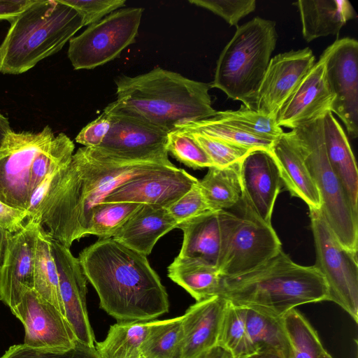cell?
<instances>
[{
    "mask_svg": "<svg viewBox=\"0 0 358 358\" xmlns=\"http://www.w3.org/2000/svg\"><path fill=\"white\" fill-rule=\"evenodd\" d=\"M169 159H132L99 147L78 149L52 178L30 222L69 248L87 235L92 212L115 189L128 181L173 168Z\"/></svg>",
    "mask_w": 358,
    "mask_h": 358,
    "instance_id": "1",
    "label": "cell"
},
{
    "mask_svg": "<svg viewBox=\"0 0 358 358\" xmlns=\"http://www.w3.org/2000/svg\"><path fill=\"white\" fill-rule=\"evenodd\" d=\"M78 259L100 308L117 322H150L169 311L168 294L147 256L108 238Z\"/></svg>",
    "mask_w": 358,
    "mask_h": 358,
    "instance_id": "2",
    "label": "cell"
},
{
    "mask_svg": "<svg viewBox=\"0 0 358 358\" xmlns=\"http://www.w3.org/2000/svg\"><path fill=\"white\" fill-rule=\"evenodd\" d=\"M115 109L147 122L167 133L178 126L215 115L210 85L160 67L136 76L115 79Z\"/></svg>",
    "mask_w": 358,
    "mask_h": 358,
    "instance_id": "3",
    "label": "cell"
},
{
    "mask_svg": "<svg viewBox=\"0 0 358 358\" xmlns=\"http://www.w3.org/2000/svg\"><path fill=\"white\" fill-rule=\"evenodd\" d=\"M219 296L234 305L282 317L299 305L327 301L329 292L314 265L298 264L281 250L252 271L223 277Z\"/></svg>",
    "mask_w": 358,
    "mask_h": 358,
    "instance_id": "4",
    "label": "cell"
},
{
    "mask_svg": "<svg viewBox=\"0 0 358 358\" xmlns=\"http://www.w3.org/2000/svg\"><path fill=\"white\" fill-rule=\"evenodd\" d=\"M0 45V73L18 75L59 52L83 27L80 15L59 0H29Z\"/></svg>",
    "mask_w": 358,
    "mask_h": 358,
    "instance_id": "5",
    "label": "cell"
},
{
    "mask_svg": "<svg viewBox=\"0 0 358 358\" xmlns=\"http://www.w3.org/2000/svg\"><path fill=\"white\" fill-rule=\"evenodd\" d=\"M277 37L275 22L259 17L237 27L220 55L210 87L251 108Z\"/></svg>",
    "mask_w": 358,
    "mask_h": 358,
    "instance_id": "6",
    "label": "cell"
},
{
    "mask_svg": "<svg viewBox=\"0 0 358 358\" xmlns=\"http://www.w3.org/2000/svg\"><path fill=\"white\" fill-rule=\"evenodd\" d=\"M301 155L320 192L326 222L346 249L357 253L358 213L352 208L325 150L323 117L285 133Z\"/></svg>",
    "mask_w": 358,
    "mask_h": 358,
    "instance_id": "7",
    "label": "cell"
},
{
    "mask_svg": "<svg viewBox=\"0 0 358 358\" xmlns=\"http://www.w3.org/2000/svg\"><path fill=\"white\" fill-rule=\"evenodd\" d=\"M241 215L219 211L222 243L217 268L223 277L245 273L282 250L271 224L241 205Z\"/></svg>",
    "mask_w": 358,
    "mask_h": 358,
    "instance_id": "8",
    "label": "cell"
},
{
    "mask_svg": "<svg viewBox=\"0 0 358 358\" xmlns=\"http://www.w3.org/2000/svg\"><path fill=\"white\" fill-rule=\"evenodd\" d=\"M316 260L315 266L328 287V300L358 321L357 253L344 248L329 227L320 209H310Z\"/></svg>",
    "mask_w": 358,
    "mask_h": 358,
    "instance_id": "9",
    "label": "cell"
},
{
    "mask_svg": "<svg viewBox=\"0 0 358 358\" xmlns=\"http://www.w3.org/2000/svg\"><path fill=\"white\" fill-rule=\"evenodd\" d=\"M143 12L142 8L118 9L73 37L68 57L74 69H92L118 57L136 43Z\"/></svg>",
    "mask_w": 358,
    "mask_h": 358,
    "instance_id": "10",
    "label": "cell"
},
{
    "mask_svg": "<svg viewBox=\"0 0 358 358\" xmlns=\"http://www.w3.org/2000/svg\"><path fill=\"white\" fill-rule=\"evenodd\" d=\"M49 126L41 131H12L0 149V201L27 210L31 198L30 179L38 155L54 138Z\"/></svg>",
    "mask_w": 358,
    "mask_h": 358,
    "instance_id": "11",
    "label": "cell"
},
{
    "mask_svg": "<svg viewBox=\"0 0 358 358\" xmlns=\"http://www.w3.org/2000/svg\"><path fill=\"white\" fill-rule=\"evenodd\" d=\"M325 55L326 77L334 95L331 112L342 120L348 134L358 136V42L350 37L328 46Z\"/></svg>",
    "mask_w": 358,
    "mask_h": 358,
    "instance_id": "12",
    "label": "cell"
},
{
    "mask_svg": "<svg viewBox=\"0 0 358 358\" xmlns=\"http://www.w3.org/2000/svg\"><path fill=\"white\" fill-rule=\"evenodd\" d=\"M110 117V129L99 146L118 157L132 159H168V133L114 108H104Z\"/></svg>",
    "mask_w": 358,
    "mask_h": 358,
    "instance_id": "13",
    "label": "cell"
},
{
    "mask_svg": "<svg viewBox=\"0 0 358 358\" xmlns=\"http://www.w3.org/2000/svg\"><path fill=\"white\" fill-rule=\"evenodd\" d=\"M11 311L24 325L27 346L67 350L78 341L66 317L34 289L27 290Z\"/></svg>",
    "mask_w": 358,
    "mask_h": 358,
    "instance_id": "14",
    "label": "cell"
},
{
    "mask_svg": "<svg viewBox=\"0 0 358 358\" xmlns=\"http://www.w3.org/2000/svg\"><path fill=\"white\" fill-rule=\"evenodd\" d=\"M315 63V57L308 47L272 57L251 109L276 119L281 107Z\"/></svg>",
    "mask_w": 358,
    "mask_h": 358,
    "instance_id": "15",
    "label": "cell"
},
{
    "mask_svg": "<svg viewBox=\"0 0 358 358\" xmlns=\"http://www.w3.org/2000/svg\"><path fill=\"white\" fill-rule=\"evenodd\" d=\"M38 223L28 222L15 234H8L6 250L0 268V301L10 310L21 301L24 293L34 287V263Z\"/></svg>",
    "mask_w": 358,
    "mask_h": 358,
    "instance_id": "16",
    "label": "cell"
},
{
    "mask_svg": "<svg viewBox=\"0 0 358 358\" xmlns=\"http://www.w3.org/2000/svg\"><path fill=\"white\" fill-rule=\"evenodd\" d=\"M50 250L57 269L65 317L79 342L95 347L87 308V280L79 259L72 255L69 248L52 238Z\"/></svg>",
    "mask_w": 358,
    "mask_h": 358,
    "instance_id": "17",
    "label": "cell"
},
{
    "mask_svg": "<svg viewBox=\"0 0 358 358\" xmlns=\"http://www.w3.org/2000/svg\"><path fill=\"white\" fill-rule=\"evenodd\" d=\"M242 196L239 203L271 224L274 205L282 185L276 162L269 150H251L240 162Z\"/></svg>",
    "mask_w": 358,
    "mask_h": 358,
    "instance_id": "18",
    "label": "cell"
},
{
    "mask_svg": "<svg viewBox=\"0 0 358 358\" xmlns=\"http://www.w3.org/2000/svg\"><path fill=\"white\" fill-rule=\"evenodd\" d=\"M325 55H321L285 101L276 116L280 127L292 129L322 117L334 102L326 77Z\"/></svg>",
    "mask_w": 358,
    "mask_h": 358,
    "instance_id": "19",
    "label": "cell"
},
{
    "mask_svg": "<svg viewBox=\"0 0 358 358\" xmlns=\"http://www.w3.org/2000/svg\"><path fill=\"white\" fill-rule=\"evenodd\" d=\"M199 180L174 166L135 178L115 189L101 203H134L167 208Z\"/></svg>",
    "mask_w": 358,
    "mask_h": 358,
    "instance_id": "20",
    "label": "cell"
},
{
    "mask_svg": "<svg viewBox=\"0 0 358 358\" xmlns=\"http://www.w3.org/2000/svg\"><path fill=\"white\" fill-rule=\"evenodd\" d=\"M227 304L214 296L189 307L182 316L180 358H196L217 345Z\"/></svg>",
    "mask_w": 358,
    "mask_h": 358,
    "instance_id": "21",
    "label": "cell"
},
{
    "mask_svg": "<svg viewBox=\"0 0 358 358\" xmlns=\"http://www.w3.org/2000/svg\"><path fill=\"white\" fill-rule=\"evenodd\" d=\"M178 226L166 208L143 204L116 230L112 238L148 256L157 241Z\"/></svg>",
    "mask_w": 358,
    "mask_h": 358,
    "instance_id": "22",
    "label": "cell"
},
{
    "mask_svg": "<svg viewBox=\"0 0 358 358\" xmlns=\"http://www.w3.org/2000/svg\"><path fill=\"white\" fill-rule=\"evenodd\" d=\"M269 150L276 162L282 183L291 195L302 199L309 209H321L320 192L301 155L285 132L273 142Z\"/></svg>",
    "mask_w": 358,
    "mask_h": 358,
    "instance_id": "23",
    "label": "cell"
},
{
    "mask_svg": "<svg viewBox=\"0 0 358 358\" xmlns=\"http://www.w3.org/2000/svg\"><path fill=\"white\" fill-rule=\"evenodd\" d=\"M323 136L329 162L354 210L358 213V171L348 137L332 112L323 116Z\"/></svg>",
    "mask_w": 358,
    "mask_h": 358,
    "instance_id": "24",
    "label": "cell"
},
{
    "mask_svg": "<svg viewBox=\"0 0 358 358\" xmlns=\"http://www.w3.org/2000/svg\"><path fill=\"white\" fill-rule=\"evenodd\" d=\"M294 4L299 12L302 35L307 42L337 35L348 21L357 16L347 0H299Z\"/></svg>",
    "mask_w": 358,
    "mask_h": 358,
    "instance_id": "25",
    "label": "cell"
},
{
    "mask_svg": "<svg viewBox=\"0 0 358 358\" xmlns=\"http://www.w3.org/2000/svg\"><path fill=\"white\" fill-rule=\"evenodd\" d=\"M219 211H208L178 224V228L183 232L178 257L217 267L222 243Z\"/></svg>",
    "mask_w": 358,
    "mask_h": 358,
    "instance_id": "26",
    "label": "cell"
},
{
    "mask_svg": "<svg viewBox=\"0 0 358 358\" xmlns=\"http://www.w3.org/2000/svg\"><path fill=\"white\" fill-rule=\"evenodd\" d=\"M168 276L196 301L219 296L223 279L217 267L199 260L178 256L169 266Z\"/></svg>",
    "mask_w": 358,
    "mask_h": 358,
    "instance_id": "27",
    "label": "cell"
},
{
    "mask_svg": "<svg viewBox=\"0 0 358 358\" xmlns=\"http://www.w3.org/2000/svg\"><path fill=\"white\" fill-rule=\"evenodd\" d=\"M245 326L255 352L274 351L290 358L292 347L284 317L271 315L259 310L246 307Z\"/></svg>",
    "mask_w": 358,
    "mask_h": 358,
    "instance_id": "28",
    "label": "cell"
},
{
    "mask_svg": "<svg viewBox=\"0 0 358 358\" xmlns=\"http://www.w3.org/2000/svg\"><path fill=\"white\" fill-rule=\"evenodd\" d=\"M241 161L222 168L209 167L203 178L198 181L201 194L212 211L227 210L241 201Z\"/></svg>",
    "mask_w": 358,
    "mask_h": 358,
    "instance_id": "29",
    "label": "cell"
},
{
    "mask_svg": "<svg viewBox=\"0 0 358 358\" xmlns=\"http://www.w3.org/2000/svg\"><path fill=\"white\" fill-rule=\"evenodd\" d=\"M152 324L150 322H117L111 325L106 338L95 343L100 358H138L141 348Z\"/></svg>",
    "mask_w": 358,
    "mask_h": 358,
    "instance_id": "30",
    "label": "cell"
},
{
    "mask_svg": "<svg viewBox=\"0 0 358 358\" xmlns=\"http://www.w3.org/2000/svg\"><path fill=\"white\" fill-rule=\"evenodd\" d=\"M34 289L65 317L57 269L50 250V238L41 229L36 247Z\"/></svg>",
    "mask_w": 358,
    "mask_h": 358,
    "instance_id": "31",
    "label": "cell"
},
{
    "mask_svg": "<svg viewBox=\"0 0 358 358\" xmlns=\"http://www.w3.org/2000/svg\"><path fill=\"white\" fill-rule=\"evenodd\" d=\"M182 316L152 321L141 348L144 358H180Z\"/></svg>",
    "mask_w": 358,
    "mask_h": 358,
    "instance_id": "32",
    "label": "cell"
},
{
    "mask_svg": "<svg viewBox=\"0 0 358 358\" xmlns=\"http://www.w3.org/2000/svg\"><path fill=\"white\" fill-rule=\"evenodd\" d=\"M246 307L228 301L217 345L229 350L234 358H245L255 352L245 326Z\"/></svg>",
    "mask_w": 358,
    "mask_h": 358,
    "instance_id": "33",
    "label": "cell"
},
{
    "mask_svg": "<svg viewBox=\"0 0 358 358\" xmlns=\"http://www.w3.org/2000/svg\"><path fill=\"white\" fill-rule=\"evenodd\" d=\"M214 117L245 132L271 141L284 133L275 118L260 114L243 104L238 110L217 111Z\"/></svg>",
    "mask_w": 358,
    "mask_h": 358,
    "instance_id": "34",
    "label": "cell"
},
{
    "mask_svg": "<svg viewBox=\"0 0 358 358\" xmlns=\"http://www.w3.org/2000/svg\"><path fill=\"white\" fill-rule=\"evenodd\" d=\"M284 322L292 347L290 358H317L324 350L315 330L296 308L284 316Z\"/></svg>",
    "mask_w": 358,
    "mask_h": 358,
    "instance_id": "35",
    "label": "cell"
},
{
    "mask_svg": "<svg viewBox=\"0 0 358 358\" xmlns=\"http://www.w3.org/2000/svg\"><path fill=\"white\" fill-rule=\"evenodd\" d=\"M177 129L199 131L249 149L270 150L273 142L245 132L215 117L182 124Z\"/></svg>",
    "mask_w": 358,
    "mask_h": 358,
    "instance_id": "36",
    "label": "cell"
},
{
    "mask_svg": "<svg viewBox=\"0 0 358 358\" xmlns=\"http://www.w3.org/2000/svg\"><path fill=\"white\" fill-rule=\"evenodd\" d=\"M142 204L134 203H101L92 212L87 235L100 238H112Z\"/></svg>",
    "mask_w": 358,
    "mask_h": 358,
    "instance_id": "37",
    "label": "cell"
},
{
    "mask_svg": "<svg viewBox=\"0 0 358 358\" xmlns=\"http://www.w3.org/2000/svg\"><path fill=\"white\" fill-rule=\"evenodd\" d=\"M166 148L178 161L194 169L213 166L203 149L182 129H177L168 133Z\"/></svg>",
    "mask_w": 358,
    "mask_h": 358,
    "instance_id": "38",
    "label": "cell"
},
{
    "mask_svg": "<svg viewBox=\"0 0 358 358\" xmlns=\"http://www.w3.org/2000/svg\"><path fill=\"white\" fill-rule=\"evenodd\" d=\"M182 129L188 132L206 152L213 166L222 168L240 162L251 150L203 133Z\"/></svg>",
    "mask_w": 358,
    "mask_h": 358,
    "instance_id": "39",
    "label": "cell"
},
{
    "mask_svg": "<svg viewBox=\"0 0 358 358\" xmlns=\"http://www.w3.org/2000/svg\"><path fill=\"white\" fill-rule=\"evenodd\" d=\"M0 358H100L95 347L79 341L67 350L34 348L24 344L10 346Z\"/></svg>",
    "mask_w": 358,
    "mask_h": 358,
    "instance_id": "40",
    "label": "cell"
},
{
    "mask_svg": "<svg viewBox=\"0 0 358 358\" xmlns=\"http://www.w3.org/2000/svg\"><path fill=\"white\" fill-rule=\"evenodd\" d=\"M189 2L211 11L229 25L236 27L242 18L256 8L255 0H189Z\"/></svg>",
    "mask_w": 358,
    "mask_h": 358,
    "instance_id": "41",
    "label": "cell"
},
{
    "mask_svg": "<svg viewBox=\"0 0 358 358\" xmlns=\"http://www.w3.org/2000/svg\"><path fill=\"white\" fill-rule=\"evenodd\" d=\"M197 183L166 208L178 224L212 211L206 202Z\"/></svg>",
    "mask_w": 358,
    "mask_h": 358,
    "instance_id": "42",
    "label": "cell"
},
{
    "mask_svg": "<svg viewBox=\"0 0 358 358\" xmlns=\"http://www.w3.org/2000/svg\"><path fill=\"white\" fill-rule=\"evenodd\" d=\"M74 8L81 16L83 27L94 24L124 6V0H59Z\"/></svg>",
    "mask_w": 358,
    "mask_h": 358,
    "instance_id": "43",
    "label": "cell"
},
{
    "mask_svg": "<svg viewBox=\"0 0 358 358\" xmlns=\"http://www.w3.org/2000/svg\"><path fill=\"white\" fill-rule=\"evenodd\" d=\"M110 124V115L103 111L96 119L81 129L75 140L84 147H99L107 135Z\"/></svg>",
    "mask_w": 358,
    "mask_h": 358,
    "instance_id": "44",
    "label": "cell"
},
{
    "mask_svg": "<svg viewBox=\"0 0 358 358\" xmlns=\"http://www.w3.org/2000/svg\"><path fill=\"white\" fill-rule=\"evenodd\" d=\"M28 213L11 207L0 201V226L8 234L22 230L27 223Z\"/></svg>",
    "mask_w": 358,
    "mask_h": 358,
    "instance_id": "45",
    "label": "cell"
},
{
    "mask_svg": "<svg viewBox=\"0 0 358 358\" xmlns=\"http://www.w3.org/2000/svg\"><path fill=\"white\" fill-rule=\"evenodd\" d=\"M29 0H0V20L11 22L29 3Z\"/></svg>",
    "mask_w": 358,
    "mask_h": 358,
    "instance_id": "46",
    "label": "cell"
},
{
    "mask_svg": "<svg viewBox=\"0 0 358 358\" xmlns=\"http://www.w3.org/2000/svg\"><path fill=\"white\" fill-rule=\"evenodd\" d=\"M196 358H234V357L229 350L217 345Z\"/></svg>",
    "mask_w": 358,
    "mask_h": 358,
    "instance_id": "47",
    "label": "cell"
},
{
    "mask_svg": "<svg viewBox=\"0 0 358 358\" xmlns=\"http://www.w3.org/2000/svg\"><path fill=\"white\" fill-rule=\"evenodd\" d=\"M12 131L8 118L0 112V149Z\"/></svg>",
    "mask_w": 358,
    "mask_h": 358,
    "instance_id": "48",
    "label": "cell"
},
{
    "mask_svg": "<svg viewBox=\"0 0 358 358\" xmlns=\"http://www.w3.org/2000/svg\"><path fill=\"white\" fill-rule=\"evenodd\" d=\"M245 358H285L282 354L274 351L254 352Z\"/></svg>",
    "mask_w": 358,
    "mask_h": 358,
    "instance_id": "49",
    "label": "cell"
},
{
    "mask_svg": "<svg viewBox=\"0 0 358 358\" xmlns=\"http://www.w3.org/2000/svg\"><path fill=\"white\" fill-rule=\"evenodd\" d=\"M8 234L1 226H0V268L2 266Z\"/></svg>",
    "mask_w": 358,
    "mask_h": 358,
    "instance_id": "50",
    "label": "cell"
},
{
    "mask_svg": "<svg viewBox=\"0 0 358 358\" xmlns=\"http://www.w3.org/2000/svg\"><path fill=\"white\" fill-rule=\"evenodd\" d=\"M317 358H332V357L324 349L319 354Z\"/></svg>",
    "mask_w": 358,
    "mask_h": 358,
    "instance_id": "51",
    "label": "cell"
},
{
    "mask_svg": "<svg viewBox=\"0 0 358 358\" xmlns=\"http://www.w3.org/2000/svg\"><path fill=\"white\" fill-rule=\"evenodd\" d=\"M138 358H144V357L141 356V357H138Z\"/></svg>",
    "mask_w": 358,
    "mask_h": 358,
    "instance_id": "52",
    "label": "cell"
}]
</instances>
